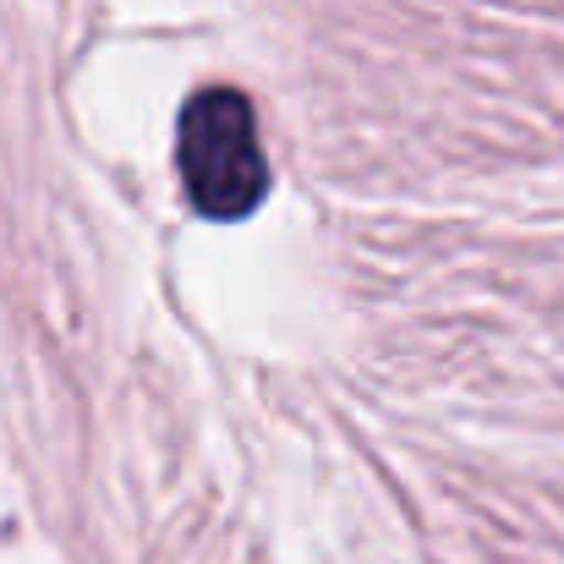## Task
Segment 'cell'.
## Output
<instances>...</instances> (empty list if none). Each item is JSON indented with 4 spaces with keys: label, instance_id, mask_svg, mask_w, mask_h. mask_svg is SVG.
I'll list each match as a JSON object with an SVG mask.
<instances>
[{
    "label": "cell",
    "instance_id": "1",
    "mask_svg": "<svg viewBox=\"0 0 564 564\" xmlns=\"http://www.w3.org/2000/svg\"><path fill=\"white\" fill-rule=\"evenodd\" d=\"M176 171L187 203L203 219H247L269 197V154L258 138V110L241 88L208 83L182 105Z\"/></svg>",
    "mask_w": 564,
    "mask_h": 564
}]
</instances>
